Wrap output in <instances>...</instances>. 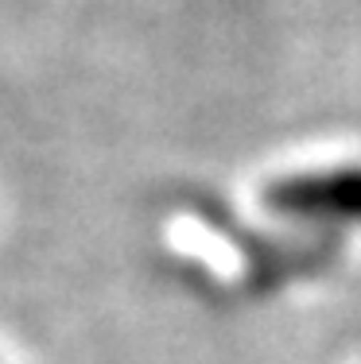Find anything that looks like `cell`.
<instances>
[{
	"label": "cell",
	"mask_w": 361,
	"mask_h": 364,
	"mask_svg": "<svg viewBox=\"0 0 361 364\" xmlns=\"http://www.w3.org/2000/svg\"><path fill=\"white\" fill-rule=\"evenodd\" d=\"M264 205L288 221L361 225V163L280 175L264 186Z\"/></svg>",
	"instance_id": "6da1fadb"
}]
</instances>
